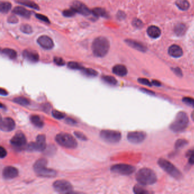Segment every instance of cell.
<instances>
[{
	"instance_id": "6da1fadb",
	"label": "cell",
	"mask_w": 194,
	"mask_h": 194,
	"mask_svg": "<svg viewBox=\"0 0 194 194\" xmlns=\"http://www.w3.org/2000/svg\"><path fill=\"white\" fill-rule=\"evenodd\" d=\"M138 182L142 185H151L157 182V175L153 171L148 168H142L136 175Z\"/></svg>"
},
{
	"instance_id": "7a4b0ae2",
	"label": "cell",
	"mask_w": 194,
	"mask_h": 194,
	"mask_svg": "<svg viewBox=\"0 0 194 194\" xmlns=\"http://www.w3.org/2000/svg\"><path fill=\"white\" fill-rule=\"evenodd\" d=\"M92 49L93 54L96 57H105L109 51V41L105 37L96 38L92 43Z\"/></svg>"
},
{
	"instance_id": "3957f363",
	"label": "cell",
	"mask_w": 194,
	"mask_h": 194,
	"mask_svg": "<svg viewBox=\"0 0 194 194\" xmlns=\"http://www.w3.org/2000/svg\"><path fill=\"white\" fill-rule=\"evenodd\" d=\"M188 122L187 114L184 112H179L176 115L173 122L170 124V129L175 133L182 132L187 128Z\"/></svg>"
},
{
	"instance_id": "277c9868",
	"label": "cell",
	"mask_w": 194,
	"mask_h": 194,
	"mask_svg": "<svg viewBox=\"0 0 194 194\" xmlns=\"http://www.w3.org/2000/svg\"><path fill=\"white\" fill-rule=\"evenodd\" d=\"M47 161L45 158H41L36 161L34 165V170L37 175L42 177L52 178L55 177L57 172L53 169L47 168Z\"/></svg>"
},
{
	"instance_id": "5b68a950",
	"label": "cell",
	"mask_w": 194,
	"mask_h": 194,
	"mask_svg": "<svg viewBox=\"0 0 194 194\" xmlns=\"http://www.w3.org/2000/svg\"><path fill=\"white\" fill-rule=\"evenodd\" d=\"M55 140L58 144L68 149H75L77 145L75 139L71 134L66 133L58 134Z\"/></svg>"
},
{
	"instance_id": "8992f818",
	"label": "cell",
	"mask_w": 194,
	"mask_h": 194,
	"mask_svg": "<svg viewBox=\"0 0 194 194\" xmlns=\"http://www.w3.org/2000/svg\"><path fill=\"white\" fill-rule=\"evenodd\" d=\"M158 165L163 170L166 171L173 178L179 179L182 177V174L178 169L167 160L160 158L158 161Z\"/></svg>"
},
{
	"instance_id": "52a82bcc",
	"label": "cell",
	"mask_w": 194,
	"mask_h": 194,
	"mask_svg": "<svg viewBox=\"0 0 194 194\" xmlns=\"http://www.w3.org/2000/svg\"><path fill=\"white\" fill-rule=\"evenodd\" d=\"M100 135L104 141L110 144L118 143L121 138V133L116 130H103Z\"/></svg>"
},
{
	"instance_id": "ba28073f",
	"label": "cell",
	"mask_w": 194,
	"mask_h": 194,
	"mask_svg": "<svg viewBox=\"0 0 194 194\" xmlns=\"http://www.w3.org/2000/svg\"><path fill=\"white\" fill-rule=\"evenodd\" d=\"M46 147V137L43 134H39L36 137V141L29 143L27 145L26 149L31 151H42L45 150Z\"/></svg>"
},
{
	"instance_id": "9c48e42d",
	"label": "cell",
	"mask_w": 194,
	"mask_h": 194,
	"mask_svg": "<svg viewBox=\"0 0 194 194\" xmlns=\"http://www.w3.org/2000/svg\"><path fill=\"white\" fill-rule=\"evenodd\" d=\"M110 170L114 173L129 175L133 173L136 171V168L134 166L127 164H117L112 166Z\"/></svg>"
},
{
	"instance_id": "30bf717a",
	"label": "cell",
	"mask_w": 194,
	"mask_h": 194,
	"mask_svg": "<svg viewBox=\"0 0 194 194\" xmlns=\"http://www.w3.org/2000/svg\"><path fill=\"white\" fill-rule=\"evenodd\" d=\"M54 189L59 192L68 193L73 189L71 184L66 181L58 180L54 182L53 184Z\"/></svg>"
},
{
	"instance_id": "8fae6325",
	"label": "cell",
	"mask_w": 194,
	"mask_h": 194,
	"mask_svg": "<svg viewBox=\"0 0 194 194\" xmlns=\"http://www.w3.org/2000/svg\"><path fill=\"white\" fill-rule=\"evenodd\" d=\"M10 144L16 148H22L26 144V138L22 132H18L11 139Z\"/></svg>"
},
{
	"instance_id": "7c38bea8",
	"label": "cell",
	"mask_w": 194,
	"mask_h": 194,
	"mask_svg": "<svg viewBox=\"0 0 194 194\" xmlns=\"http://www.w3.org/2000/svg\"><path fill=\"white\" fill-rule=\"evenodd\" d=\"M146 134L144 132H132L128 134L127 138L128 141L132 144H140L145 140Z\"/></svg>"
},
{
	"instance_id": "4fadbf2b",
	"label": "cell",
	"mask_w": 194,
	"mask_h": 194,
	"mask_svg": "<svg viewBox=\"0 0 194 194\" xmlns=\"http://www.w3.org/2000/svg\"><path fill=\"white\" fill-rule=\"evenodd\" d=\"M16 123L14 120L10 118H2L1 121L0 129L3 132H11L15 129Z\"/></svg>"
},
{
	"instance_id": "5bb4252c",
	"label": "cell",
	"mask_w": 194,
	"mask_h": 194,
	"mask_svg": "<svg viewBox=\"0 0 194 194\" xmlns=\"http://www.w3.org/2000/svg\"><path fill=\"white\" fill-rule=\"evenodd\" d=\"M71 8L73 9L76 13L84 16H88L91 13H92L85 5L79 1H76L73 2Z\"/></svg>"
},
{
	"instance_id": "9a60e30c",
	"label": "cell",
	"mask_w": 194,
	"mask_h": 194,
	"mask_svg": "<svg viewBox=\"0 0 194 194\" xmlns=\"http://www.w3.org/2000/svg\"><path fill=\"white\" fill-rule=\"evenodd\" d=\"M37 42L41 47L46 50L52 49L54 45L51 38L47 35L39 36L37 39Z\"/></svg>"
},
{
	"instance_id": "2e32d148",
	"label": "cell",
	"mask_w": 194,
	"mask_h": 194,
	"mask_svg": "<svg viewBox=\"0 0 194 194\" xmlns=\"http://www.w3.org/2000/svg\"><path fill=\"white\" fill-rule=\"evenodd\" d=\"M18 175V171L13 166H6L2 171V176L5 179H12L16 178Z\"/></svg>"
},
{
	"instance_id": "e0dca14e",
	"label": "cell",
	"mask_w": 194,
	"mask_h": 194,
	"mask_svg": "<svg viewBox=\"0 0 194 194\" xmlns=\"http://www.w3.org/2000/svg\"><path fill=\"white\" fill-rule=\"evenodd\" d=\"M169 54L171 57L179 58L183 55L182 48L178 45H172L169 49Z\"/></svg>"
},
{
	"instance_id": "ac0fdd59",
	"label": "cell",
	"mask_w": 194,
	"mask_h": 194,
	"mask_svg": "<svg viewBox=\"0 0 194 194\" xmlns=\"http://www.w3.org/2000/svg\"><path fill=\"white\" fill-rule=\"evenodd\" d=\"M23 55L26 59L32 63H35L39 60L38 54L34 51L25 50L23 53Z\"/></svg>"
},
{
	"instance_id": "d6986e66",
	"label": "cell",
	"mask_w": 194,
	"mask_h": 194,
	"mask_svg": "<svg viewBox=\"0 0 194 194\" xmlns=\"http://www.w3.org/2000/svg\"><path fill=\"white\" fill-rule=\"evenodd\" d=\"M113 73L120 76H124L127 75L128 70L125 65H116L113 68Z\"/></svg>"
},
{
	"instance_id": "ffe728a7",
	"label": "cell",
	"mask_w": 194,
	"mask_h": 194,
	"mask_svg": "<svg viewBox=\"0 0 194 194\" xmlns=\"http://www.w3.org/2000/svg\"><path fill=\"white\" fill-rule=\"evenodd\" d=\"M13 12L16 14H18L20 16L27 18H29L31 16V12L28 10L26 9L22 6H17L14 9Z\"/></svg>"
},
{
	"instance_id": "44dd1931",
	"label": "cell",
	"mask_w": 194,
	"mask_h": 194,
	"mask_svg": "<svg viewBox=\"0 0 194 194\" xmlns=\"http://www.w3.org/2000/svg\"><path fill=\"white\" fill-rule=\"evenodd\" d=\"M147 32L149 36L153 38H157L161 34V30L155 26H151L149 27L147 30Z\"/></svg>"
},
{
	"instance_id": "7402d4cb",
	"label": "cell",
	"mask_w": 194,
	"mask_h": 194,
	"mask_svg": "<svg viewBox=\"0 0 194 194\" xmlns=\"http://www.w3.org/2000/svg\"><path fill=\"white\" fill-rule=\"evenodd\" d=\"M126 42L127 43V44L129 45L130 46L133 47L134 49H137L138 50L141 51H145L146 47L141 44L139 42H137L136 41H132V40H126Z\"/></svg>"
},
{
	"instance_id": "603a6c76",
	"label": "cell",
	"mask_w": 194,
	"mask_h": 194,
	"mask_svg": "<svg viewBox=\"0 0 194 194\" xmlns=\"http://www.w3.org/2000/svg\"><path fill=\"white\" fill-rule=\"evenodd\" d=\"M30 121L34 125L38 128H42L44 125V122L38 115H32L30 117Z\"/></svg>"
},
{
	"instance_id": "cb8c5ba5",
	"label": "cell",
	"mask_w": 194,
	"mask_h": 194,
	"mask_svg": "<svg viewBox=\"0 0 194 194\" xmlns=\"http://www.w3.org/2000/svg\"><path fill=\"white\" fill-rule=\"evenodd\" d=\"M2 54H4L6 57H8L9 59H14L17 57V52L13 50V49H8V48H6V49H3L2 50Z\"/></svg>"
},
{
	"instance_id": "d4e9b609",
	"label": "cell",
	"mask_w": 194,
	"mask_h": 194,
	"mask_svg": "<svg viewBox=\"0 0 194 194\" xmlns=\"http://www.w3.org/2000/svg\"><path fill=\"white\" fill-rule=\"evenodd\" d=\"M176 5L182 10H186L190 7V4L187 0H177Z\"/></svg>"
},
{
	"instance_id": "484cf974",
	"label": "cell",
	"mask_w": 194,
	"mask_h": 194,
	"mask_svg": "<svg viewBox=\"0 0 194 194\" xmlns=\"http://www.w3.org/2000/svg\"><path fill=\"white\" fill-rule=\"evenodd\" d=\"M92 13L96 17H106L108 16V14L105 9L101 8H96L93 9L92 11Z\"/></svg>"
},
{
	"instance_id": "4316f807",
	"label": "cell",
	"mask_w": 194,
	"mask_h": 194,
	"mask_svg": "<svg viewBox=\"0 0 194 194\" xmlns=\"http://www.w3.org/2000/svg\"><path fill=\"white\" fill-rule=\"evenodd\" d=\"M186 26L184 24H180L175 27V32L178 36H182L186 32Z\"/></svg>"
},
{
	"instance_id": "83f0119b",
	"label": "cell",
	"mask_w": 194,
	"mask_h": 194,
	"mask_svg": "<svg viewBox=\"0 0 194 194\" xmlns=\"http://www.w3.org/2000/svg\"><path fill=\"white\" fill-rule=\"evenodd\" d=\"M13 101L17 104L22 106H28L30 104V101L28 99L24 97H17L14 99Z\"/></svg>"
},
{
	"instance_id": "f1b7e54d",
	"label": "cell",
	"mask_w": 194,
	"mask_h": 194,
	"mask_svg": "<svg viewBox=\"0 0 194 194\" xmlns=\"http://www.w3.org/2000/svg\"><path fill=\"white\" fill-rule=\"evenodd\" d=\"M12 8V4L8 2H2L0 5V10L2 13H6Z\"/></svg>"
},
{
	"instance_id": "f546056e",
	"label": "cell",
	"mask_w": 194,
	"mask_h": 194,
	"mask_svg": "<svg viewBox=\"0 0 194 194\" xmlns=\"http://www.w3.org/2000/svg\"><path fill=\"white\" fill-rule=\"evenodd\" d=\"M102 79L105 81V83L109 84L110 85H116L118 83L117 80L114 77L111 76H104L102 77Z\"/></svg>"
},
{
	"instance_id": "4dcf8cb0",
	"label": "cell",
	"mask_w": 194,
	"mask_h": 194,
	"mask_svg": "<svg viewBox=\"0 0 194 194\" xmlns=\"http://www.w3.org/2000/svg\"><path fill=\"white\" fill-rule=\"evenodd\" d=\"M142 185H137L134 187L133 191L135 194H148V191L141 186Z\"/></svg>"
},
{
	"instance_id": "1f68e13d",
	"label": "cell",
	"mask_w": 194,
	"mask_h": 194,
	"mask_svg": "<svg viewBox=\"0 0 194 194\" xmlns=\"http://www.w3.org/2000/svg\"><path fill=\"white\" fill-rule=\"evenodd\" d=\"M83 73H84L87 76H97V73L96 71L92 69H83Z\"/></svg>"
},
{
	"instance_id": "d6a6232c",
	"label": "cell",
	"mask_w": 194,
	"mask_h": 194,
	"mask_svg": "<svg viewBox=\"0 0 194 194\" xmlns=\"http://www.w3.org/2000/svg\"><path fill=\"white\" fill-rule=\"evenodd\" d=\"M187 144H188V142L187 141H186V140L179 139L175 144V147L177 149H180V148H182L183 147H184L185 146L187 145Z\"/></svg>"
},
{
	"instance_id": "836d02e7",
	"label": "cell",
	"mask_w": 194,
	"mask_h": 194,
	"mask_svg": "<svg viewBox=\"0 0 194 194\" xmlns=\"http://www.w3.org/2000/svg\"><path fill=\"white\" fill-rule=\"evenodd\" d=\"M68 67L69 69H80L82 70L84 69L83 67V66H81V65L79 63L75 62H70L68 63Z\"/></svg>"
},
{
	"instance_id": "e575fe53",
	"label": "cell",
	"mask_w": 194,
	"mask_h": 194,
	"mask_svg": "<svg viewBox=\"0 0 194 194\" xmlns=\"http://www.w3.org/2000/svg\"><path fill=\"white\" fill-rule=\"evenodd\" d=\"M20 4H21L25 5L26 6H28L29 8H31L34 9H36V10L39 9V7H38V5L35 4L33 2L28 1H24V2H20Z\"/></svg>"
},
{
	"instance_id": "d590c367",
	"label": "cell",
	"mask_w": 194,
	"mask_h": 194,
	"mask_svg": "<svg viewBox=\"0 0 194 194\" xmlns=\"http://www.w3.org/2000/svg\"><path fill=\"white\" fill-rule=\"evenodd\" d=\"M21 30L26 34H31L32 32V28L28 24H24L21 26Z\"/></svg>"
},
{
	"instance_id": "8d00e7d4",
	"label": "cell",
	"mask_w": 194,
	"mask_h": 194,
	"mask_svg": "<svg viewBox=\"0 0 194 194\" xmlns=\"http://www.w3.org/2000/svg\"><path fill=\"white\" fill-rule=\"evenodd\" d=\"M52 115L53 117L58 120H61L65 118V114L64 113L61 112L60 111H58L57 110H53L52 111Z\"/></svg>"
},
{
	"instance_id": "74e56055",
	"label": "cell",
	"mask_w": 194,
	"mask_h": 194,
	"mask_svg": "<svg viewBox=\"0 0 194 194\" xmlns=\"http://www.w3.org/2000/svg\"><path fill=\"white\" fill-rule=\"evenodd\" d=\"M182 101L190 106L194 108V99L191 97H183L182 99Z\"/></svg>"
},
{
	"instance_id": "f35d334b",
	"label": "cell",
	"mask_w": 194,
	"mask_h": 194,
	"mask_svg": "<svg viewBox=\"0 0 194 194\" xmlns=\"http://www.w3.org/2000/svg\"><path fill=\"white\" fill-rule=\"evenodd\" d=\"M187 157L188 158V162L191 165H194V149L190 150L187 153Z\"/></svg>"
},
{
	"instance_id": "ab89813d",
	"label": "cell",
	"mask_w": 194,
	"mask_h": 194,
	"mask_svg": "<svg viewBox=\"0 0 194 194\" xmlns=\"http://www.w3.org/2000/svg\"><path fill=\"white\" fill-rule=\"evenodd\" d=\"M75 13H76V12L73 9L71 8L70 9L65 10L63 13V14L64 16L70 17H73V16H74Z\"/></svg>"
},
{
	"instance_id": "60d3db41",
	"label": "cell",
	"mask_w": 194,
	"mask_h": 194,
	"mask_svg": "<svg viewBox=\"0 0 194 194\" xmlns=\"http://www.w3.org/2000/svg\"><path fill=\"white\" fill-rule=\"evenodd\" d=\"M54 63L59 66H62L65 65V62L62 58L59 57H55L54 59Z\"/></svg>"
},
{
	"instance_id": "b9f144b4",
	"label": "cell",
	"mask_w": 194,
	"mask_h": 194,
	"mask_svg": "<svg viewBox=\"0 0 194 194\" xmlns=\"http://www.w3.org/2000/svg\"><path fill=\"white\" fill-rule=\"evenodd\" d=\"M75 136L77 138L80 139V140L83 141H86L87 140V138L85 136V135L83 133H82L81 132H74Z\"/></svg>"
},
{
	"instance_id": "7bdbcfd3",
	"label": "cell",
	"mask_w": 194,
	"mask_h": 194,
	"mask_svg": "<svg viewBox=\"0 0 194 194\" xmlns=\"http://www.w3.org/2000/svg\"><path fill=\"white\" fill-rule=\"evenodd\" d=\"M35 17L38 19H39V20H41L42 21H43L45 22H47V23H50V21H49L48 18L47 17L45 16L43 14H36Z\"/></svg>"
},
{
	"instance_id": "ee69618b",
	"label": "cell",
	"mask_w": 194,
	"mask_h": 194,
	"mask_svg": "<svg viewBox=\"0 0 194 194\" xmlns=\"http://www.w3.org/2000/svg\"><path fill=\"white\" fill-rule=\"evenodd\" d=\"M138 81L144 85H147L149 87L151 86V83L150 82L149 80L145 78H140L138 79Z\"/></svg>"
},
{
	"instance_id": "f6af8a7d",
	"label": "cell",
	"mask_w": 194,
	"mask_h": 194,
	"mask_svg": "<svg viewBox=\"0 0 194 194\" xmlns=\"http://www.w3.org/2000/svg\"><path fill=\"white\" fill-rule=\"evenodd\" d=\"M133 24L135 27H137L138 28H140L142 27L143 26V23L139 19H134L133 21Z\"/></svg>"
},
{
	"instance_id": "bcb514c9",
	"label": "cell",
	"mask_w": 194,
	"mask_h": 194,
	"mask_svg": "<svg viewBox=\"0 0 194 194\" xmlns=\"http://www.w3.org/2000/svg\"><path fill=\"white\" fill-rule=\"evenodd\" d=\"M7 155V151L4 147L2 146H1L0 147V157L1 158H4Z\"/></svg>"
},
{
	"instance_id": "7dc6e473",
	"label": "cell",
	"mask_w": 194,
	"mask_h": 194,
	"mask_svg": "<svg viewBox=\"0 0 194 194\" xmlns=\"http://www.w3.org/2000/svg\"><path fill=\"white\" fill-rule=\"evenodd\" d=\"M173 71L176 75H177L179 76H182V73L181 69H179V68H175V69H173Z\"/></svg>"
},
{
	"instance_id": "c3c4849f",
	"label": "cell",
	"mask_w": 194,
	"mask_h": 194,
	"mask_svg": "<svg viewBox=\"0 0 194 194\" xmlns=\"http://www.w3.org/2000/svg\"><path fill=\"white\" fill-rule=\"evenodd\" d=\"M65 121H66V122H67V124H70V125H74V124H75L76 123V122L75 121V120H73L72 118H67L66 120H65Z\"/></svg>"
},
{
	"instance_id": "681fc988",
	"label": "cell",
	"mask_w": 194,
	"mask_h": 194,
	"mask_svg": "<svg viewBox=\"0 0 194 194\" xmlns=\"http://www.w3.org/2000/svg\"><path fill=\"white\" fill-rule=\"evenodd\" d=\"M118 19H124L125 17V14L122 12H119L118 14Z\"/></svg>"
},
{
	"instance_id": "f907efd6",
	"label": "cell",
	"mask_w": 194,
	"mask_h": 194,
	"mask_svg": "<svg viewBox=\"0 0 194 194\" xmlns=\"http://www.w3.org/2000/svg\"><path fill=\"white\" fill-rule=\"evenodd\" d=\"M9 22H12V23H15L18 21L16 17H15L14 16L10 17V18H9Z\"/></svg>"
},
{
	"instance_id": "816d5d0a",
	"label": "cell",
	"mask_w": 194,
	"mask_h": 194,
	"mask_svg": "<svg viewBox=\"0 0 194 194\" xmlns=\"http://www.w3.org/2000/svg\"><path fill=\"white\" fill-rule=\"evenodd\" d=\"M0 93H1V95H2V96H6L8 94V92L5 89H4L3 88H1Z\"/></svg>"
},
{
	"instance_id": "f5cc1de1",
	"label": "cell",
	"mask_w": 194,
	"mask_h": 194,
	"mask_svg": "<svg viewBox=\"0 0 194 194\" xmlns=\"http://www.w3.org/2000/svg\"><path fill=\"white\" fill-rule=\"evenodd\" d=\"M151 83H152V84H153L154 85H155V86L159 87V86H161V83H160L159 81H157V80H153Z\"/></svg>"
},
{
	"instance_id": "db71d44e",
	"label": "cell",
	"mask_w": 194,
	"mask_h": 194,
	"mask_svg": "<svg viewBox=\"0 0 194 194\" xmlns=\"http://www.w3.org/2000/svg\"><path fill=\"white\" fill-rule=\"evenodd\" d=\"M142 90V91H143V92H147V93H148V94H149V93H151V94H153V95L154 92H151V91H147V89H142V88H141Z\"/></svg>"
},
{
	"instance_id": "11a10c76",
	"label": "cell",
	"mask_w": 194,
	"mask_h": 194,
	"mask_svg": "<svg viewBox=\"0 0 194 194\" xmlns=\"http://www.w3.org/2000/svg\"><path fill=\"white\" fill-rule=\"evenodd\" d=\"M191 118H192V119L194 121V111L192 113V114H191Z\"/></svg>"
},
{
	"instance_id": "9f6ffc18",
	"label": "cell",
	"mask_w": 194,
	"mask_h": 194,
	"mask_svg": "<svg viewBox=\"0 0 194 194\" xmlns=\"http://www.w3.org/2000/svg\"><path fill=\"white\" fill-rule=\"evenodd\" d=\"M23 1H26V0H23Z\"/></svg>"
}]
</instances>
